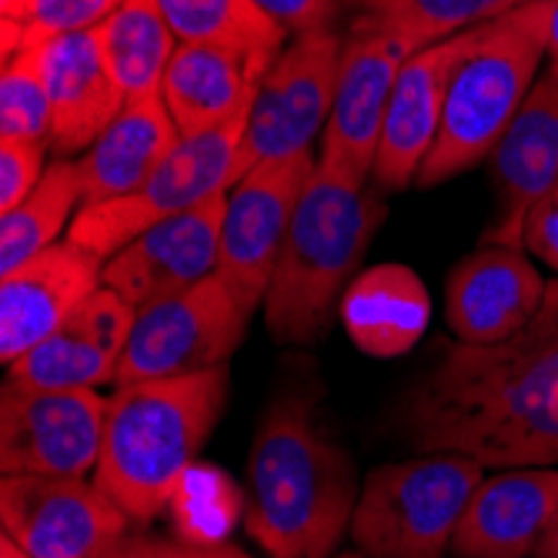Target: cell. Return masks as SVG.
<instances>
[{"mask_svg": "<svg viewBox=\"0 0 558 558\" xmlns=\"http://www.w3.org/2000/svg\"><path fill=\"white\" fill-rule=\"evenodd\" d=\"M0 519L31 558H97L131 525L94 482L44 475H4Z\"/></svg>", "mask_w": 558, "mask_h": 558, "instance_id": "4fadbf2b", "label": "cell"}, {"mask_svg": "<svg viewBox=\"0 0 558 558\" xmlns=\"http://www.w3.org/2000/svg\"><path fill=\"white\" fill-rule=\"evenodd\" d=\"M40 68L50 94V141L58 158L84 155L128 105L114 84L97 31L54 37L40 47Z\"/></svg>", "mask_w": 558, "mask_h": 558, "instance_id": "44dd1931", "label": "cell"}, {"mask_svg": "<svg viewBox=\"0 0 558 558\" xmlns=\"http://www.w3.org/2000/svg\"><path fill=\"white\" fill-rule=\"evenodd\" d=\"M178 141L181 131L174 128L161 94L128 100L105 134L77 158L84 205H100L137 191L178 147Z\"/></svg>", "mask_w": 558, "mask_h": 558, "instance_id": "603a6c76", "label": "cell"}, {"mask_svg": "<svg viewBox=\"0 0 558 558\" xmlns=\"http://www.w3.org/2000/svg\"><path fill=\"white\" fill-rule=\"evenodd\" d=\"M251 315L255 312L225 284L221 275L150 304L134 315L114 385L197 375L228 365L247 335Z\"/></svg>", "mask_w": 558, "mask_h": 558, "instance_id": "30bf717a", "label": "cell"}, {"mask_svg": "<svg viewBox=\"0 0 558 558\" xmlns=\"http://www.w3.org/2000/svg\"><path fill=\"white\" fill-rule=\"evenodd\" d=\"M381 218V201L365 184L315 165L262 304L275 341L315 344L331 331Z\"/></svg>", "mask_w": 558, "mask_h": 558, "instance_id": "277c9868", "label": "cell"}, {"mask_svg": "<svg viewBox=\"0 0 558 558\" xmlns=\"http://www.w3.org/2000/svg\"><path fill=\"white\" fill-rule=\"evenodd\" d=\"M401 425L422 451H459L485 469H558V281L509 341H454L409 388Z\"/></svg>", "mask_w": 558, "mask_h": 558, "instance_id": "6da1fadb", "label": "cell"}, {"mask_svg": "<svg viewBox=\"0 0 558 558\" xmlns=\"http://www.w3.org/2000/svg\"><path fill=\"white\" fill-rule=\"evenodd\" d=\"M47 144L0 141V215L14 211L47 171Z\"/></svg>", "mask_w": 558, "mask_h": 558, "instance_id": "1f68e13d", "label": "cell"}, {"mask_svg": "<svg viewBox=\"0 0 558 558\" xmlns=\"http://www.w3.org/2000/svg\"><path fill=\"white\" fill-rule=\"evenodd\" d=\"M545 291L522 247L482 244L445 281V322L462 344H501L538 315Z\"/></svg>", "mask_w": 558, "mask_h": 558, "instance_id": "e0dca14e", "label": "cell"}, {"mask_svg": "<svg viewBox=\"0 0 558 558\" xmlns=\"http://www.w3.org/2000/svg\"><path fill=\"white\" fill-rule=\"evenodd\" d=\"M231 368L118 385L105 412V441L94 485L137 522H155L174 501L197 451L211 438Z\"/></svg>", "mask_w": 558, "mask_h": 558, "instance_id": "3957f363", "label": "cell"}, {"mask_svg": "<svg viewBox=\"0 0 558 558\" xmlns=\"http://www.w3.org/2000/svg\"><path fill=\"white\" fill-rule=\"evenodd\" d=\"M0 558H31V555H27L14 538L4 535V538H0Z\"/></svg>", "mask_w": 558, "mask_h": 558, "instance_id": "8d00e7d4", "label": "cell"}, {"mask_svg": "<svg viewBox=\"0 0 558 558\" xmlns=\"http://www.w3.org/2000/svg\"><path fill=\"white\" fill-rule=\"evenodd\" d=\"M105 262L71 238L0 275V359L11 368L100 288Z\"/></svg>", "mask_w": 558, "mask_h": 558, "instance_id": "ac0fdd59", "label": "cell"}, {"mask_svg": "<svg viewBox=\"0 0 558 558\" xmlns=\"http://www.w3.org/2000/svg\"><path fill=\"white\" fill-rule=\"evenodd\" d=\"M341 50L344 34L335 27L294 34L281 47L247 111L241 144L244 174L265 161L308 155L315 137L325 134L335 108Z\"/></svg>", "mask_w": 558, "mask_h": 558, "instance_id": "9c48e42d", "label": "cell"}, {"mask_svg": "<svg viewBox=\"0 0 558 558\" xmlns=\"http://www.w3.org/2000/svg\"><path fill=\"white\" fill-rule=\"evenodd\" d=\"M548 11L551 0H532L475 27L469 54L451 74L438 141L415 178L418 187H438L492 158L548 58Z\"/></svg>", "mask_w": 558, "mask_h": 558, "instance_id": "5b68a950", "label": "cell"}, {"mask_svg": "<svg viewBox=\"0 0 558 558\" xmlns=\"http://www.w3.org/2000/svg\"><path fill=\"white\" fill-rule=\"evenodd\" d=\"M558 509V469H501L482 478L451 535V558H532Z\"/></svg>", "mask_w": 558, "mask_h": 558, "instance_id": "ffe728a7", "label": "cell"}, {"mask_svg": "<svg viewBox=\"0 0 558 558\" xmlns=\"http://www.w3.org/2000/svg\"><path fill=\"white\" fill-rule=\"evenodd\" d=\"M247 111H241L238 118L208 134L181 137L178 147L137 191L100 201V205H84L68 238L87 247L100 262H108L137 234L150 231L168 218L208 205L218 194H228L244 174L241 144Z\"/></svg>", "mask_w": 558, "mask_h": 558, "instance_id": "52a82bcc", "label": "cell"}, {"mask_svg": "<svg viewBox=\"0 0 558 558\" xmlns=\"http://www.w3.org/2000/svg\"><path fill=\"white\" fill-rule=\"evenodd\" d=\"M247 532L271 558H331L351 532L354 465L322 428L312 398L281 391L251 445Z\"/></svg>", "mask_w": 558, "mask_h": 558, "instance_id": "7a4b0ae2", "label": "cell"}, {"mask_svg": "<svg viewBox=\"0 0 558 558\" xmlns=\"http://www.w3.org/2000/svg\"><path fill=\"white\" fill-rule=\"evenodd\" d=\"M121 4L124 0H34L17 24H4V58H14L27 47H44L64 34L94 31Z\"/></svg>", "mask_w": 558, "mask_h": 558, "instance_id": "f546056e", "label": "cell"}, {"mask_svg": "<svg viewBox=\"0 0 558 558\" xmlns=\"http://www.w3.org/2000/svg\"><path fill=\"white\" fill-rule=\"evenodd\" d=\"M265 64L208 44H178L161 97L181 137L208 134L251 108Z\"/></svg>", "mask_w": 558, "mask_h": 558, "instance_id": "7402d4cb", "label": "cell"}, {"mask_svg": "<svg viewBox=\"0 0 558 558\" xmlns=\"http://www.w3.org/2000/svg\"><path fill=\"white\" fill-rule=\"evenodd\" d=\"M0 141H50V94L40 68V47L4 58L0 74Z\"/></svg>", "mask_w": 558, "mask_h": 558, "instance_id": "f1b7e54d", "label": "cell"}, {"mask_svg": "<svg viewBox=\"0 0 558 558\" xmlns=\"http://www.w3.org/2000/svg\"><path fill=\"white\" fill-rule=\"evenodd\" d=\"M422 47L428 44L412 31L368 14H354L344 31L335 108L322 134V168L354 184H368L395 81L404 61Z\"/></svg>", "mask_w": 558, "mask_h": 558, "instance_id": "ba28073f", "label": "cell"}, {"mask_svg": "<svg viewBox=\"0 0 558 558\" xmlns=\"http://www.w3.org/2000/svg\"><path fill=\"white\" fill-rule=\"evenodd\" d=\"M348 338L372 359H395L418 344L428 328L432 301L422 278L404 265H378L354 278L341 298Z\"/></svg>", "mask_w": 558, "mask_h": 558, "instance_id": "cb8c5ba5", "label": "cell"}, {"mask_svg": "<svg viewBox=\"0 0 558 558\" xmlns=\"http://www.w3.org/2000/svg\"><path fill=\"white\" fill-rule=\"evenodd\" d=\"M532 558H558V509H555V515H551L538 548L532 551Z\"/></svg>", "mask_w": 558, "mask_h": 558, "instance_id": "e575fe53", "label": "cell"}, {"mask_svg": "<svg viewBox=\"0 0 558 558\" xmlns=\"http://www.w3.org/2000/svg\"><path fill=\"white\" fill-rule=\"evenodd\" d=\"M485 465L459 451H425L368 472L351 538L365 558H445Z\"/></svg>", "mask_w": 558, "mask_h": 558, "instance_id": "8992f818", "label": "cell"}, {"mask_svg": "<svg viewBox=\"0 0 558 558\" xmlns=\"http://www.w3.org/2000/svg\"><path fill=\"white\" fill-rule=\"evenodd\" d=\"M178 44H208L271 68L288 31L255 0H155Z\"/></svg>", "mask_w": 558, "mask_h": 558, "instance_id": "484cf974", "label": "cell"}, {"mask_svg": "<svg viewBox=\"0 0 558 558\" xmlns=\"http://www.w3.org/2000/svg\"><path fill=\"white\" fill-rule=\"evenodd\" d=\"M354 14H368L388 24L412 31L425 44L454 37L488 24L495 17L512 14L532 0H344Z\"/></svg>", "mask_w": 558, "mask_h": 558, "instance_id": "83f0119b", "label": "cell"}, {"mask_svg": "<svg viewBox=\"0 0 558 558\" xmlns=\"http://www.w3.org/2000/svg\"><path fill=\"white\" fill-rule=\"evenodd\" d=\"M97 44L105 64L121 87L124 100H141L161 94L168 64L178 50V37L168 27L155 0H124V4L100 24Z\"/></svg>", "mask_w": 558, "mask_h": 558, "instance_id": "d4e9b609", "label": "cell"}, {"mask_svg": "<svg viewBox=\"0 0 558 558\" xmlns=\"http://www.w3.org/2000/svg\"><path fill=\"white\" fill-rule=\"evenodd\" d=\"M84 208L77 161L58 158L47 165L40 184L8 215H0V275H11L71 231Z\"/></svg>", "mask_w": 558, "mask_h": 558, "instance_id": "4316f807", "label": "cell"}, {"mask_svg": "<svg viewBox=\"0 0 558 558\" xmlns=\"http://www.w3.org/2000/svg\"><path fill=\"white\" fill-rule=\"evenodd\" d=\"M108 398L8 378L0 388V469L4 475L87 478L105 441Z\"/></svg>", "mask_w": 558, "mask_h": 558, "instance_id": "8fae6325", "label": "cell"}, {"mask_svg": "<svg viewBox=\"0 0 558 558\" xmlns=\"http://www.w3.org/2000/svg\"><path fill=\"white\" fill-rule=\"evenodd\" d=\"M472 37L475 27L435 40L404 61L385 111L378 158L372 171V181L381 191H404L415 184L425 158L438 141L451 74L469 54Z\"/></svg>", "mask_w": 558, "mask_h": 558, "instance_id": "2e32d148", "label": "cell"}, {"mask_svg": "<svg viewBox=\"0 0 558 558\" xmlns=\"http://www.w3.org/2000/svg\"><path fill=\"white\" fill-rule=\"evenodd\" d=\"M335 558H365V555H354V551H341V555H335Z\"/></svg>", "mask_w": 558, "mask_h": 558, "instance_id": "74e56055", "label": "cell"}, {"mask_svg": "<svg viewBox=\"0 0 558 558\" xmlns=\"http://www.w3.org/2000/svg\"><path fill=\"white\" fill-rule=\"evenodd\" d=\"M522 251L535 255L542 265H548L558 275V191L542 197L525 218L522 231Z\"/></svg>", "mask_w": 558, "mask_h": 558, "instance_id": "836d02e7", "label": "cell"}, {"mask_svg": "<svg viewBox=\"0 0 558 558\" xmlns=\"http://www.w3.org/2000/svg\"><path fill=\"white\" fill-rule=\"evenodd\" d=\"M548 58L558 61V0H551L548 11Z\"/></svg>", "mask_w": 558, "mask_h": 558, "instance_id": "d590c367", "label": "cell"}, {"mask_svg": "<svg viewBox=\"0 0 558 558\" xmlns=\"http://www.w3.org/2000/svg\"><path fill=\"white\" fill-rule=\"evenodd\" d=\"M255 4L275 17L291 37L318 27H335L338 0H255Z\"/></svg>", "mask_w": 558, "mask_h": 558, "instance_id": "d6a6232c", "label": "cell"}, {"mask_svg": "<svg viewBox=\"0 0 558 558\" xmlns=\"http://www.w3.org/2000/svg\"><path fill=\"white\" fill-rule=\"evenodd\" d=\"M318 158L294 155L251 168L231 191L221 225L218 275L251 312L265 304L281 247Z\"/></svg>", "mask_w": 558, "mask_h": 558, "instance_id": "7c38bea8", "label": "cell"}, {"mask_svg": "<svg viewBox=\"0 0 558 558\" xmlns=\"http://www.w3.org/2000/svg\"><path fill=\"white\" fill-rule=\"evenodd\" d=\"M97 558H251V555L228 542L150 535V532H144V525L131 522L114 542H108L97 551Z\"/></svg>", "mask_w": 558, "mask_h": 558, "instance_id": "4dcf8cb0", "label": "cell"}, {"mask_svg": "<svg viewBox=\"0 0 558 558\" xmlns=\"http://www.w3.org/2000/svg\"><path fill=\"white\" fill-rule=\"evenodd\" d=\"M134 315L118 291L100 284L54 335L11 365L8 378L58 391H94L108 385L118 375Z\"/></svg>", "mask_w": 558, "mask_h": 558, "instance_id": "d6986e66", "label": "cell"}, {"mask_svg": "<svg viewBox=\"0 0 558 558\" xmlns=\"http://www.w3.org/2000/svg\"><path fill=\"white\" fill-rule=\"evenodd\" d=\"M225 208L228 194H218L208 205L137 234L105 262L100 284L118 291L134 312H144L218 275Z\"/></svg>", "mask_w": 558, "mask_h": 558, "instance_id": "5bb4252c", "label": "cell"}, {"mask_svg": "<svg viewBox=\"0 0 558 558\" xmlns=\"http://www.w3.org/2000/svg\"><path fill=\"white\" fill-rule=\"evenodd\" d=\"M488 161L498 211L482 244L522 247L529 211L558 191V61L548 58Z\"/></svg>", "mask_w": 558, "mask_h": 558, "instance_id": "9a60e30c", "label": "cell"}]
</instances>
